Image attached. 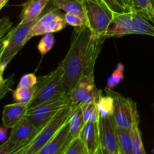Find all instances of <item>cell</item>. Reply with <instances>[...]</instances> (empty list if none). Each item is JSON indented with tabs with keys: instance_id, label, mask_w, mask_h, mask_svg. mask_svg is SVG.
Returning <instances> with one entry per match:
<instances>
[{
	"instance_id": "9",
	"label": "cell",
	"mask_w": 154,
	"mask_h": 154,
	"mask_svg": "<svg viewBox=\"0 0 154 154\" xmlns=\"http://www.w3.org/2000/svg\"><path fill=\"white\" fill-rule=\"evenodd\" d=\"M64 16L65 14L60 10L52 7L44 12L32 27L27 38V42L35 36L57 32L63 30L67 25Z\"/></svg>"
},
{
	"instance_id": "41",
	"label": "cell",
	"mask_w": 154,
	"mask_h": 154,
	"mask_svg": "<svg viewBox=\"0 0 154 154\" xmlns=\"http://www.w3.org/2000/svg\"><path fill=\"white\" fill-rule=\"evenodd\" d=\"M153 153L154 154V148H153Z\"/></svg>"
},
{
	"instance_id": "39",
	"label": "cell",
	"mask_w": 154,
	"mask_h": 154,
	"mask_svg": "<svg viewBox=\"0 0 154 154\" xmlns=\"http://www.w3.org/2000/svg\"><path fill=\"white\" fill-rule=\"evenodd\" d=\"M150 5H151L152 8H153V10L154 11V0H150Z\"/></svg>"
},
{
	"instance_id": "21",
	"label": "cell",
	"mask_w": 154,
	"mask_h": 154,
	"mask_svg": "<svg viewBox=\"0 0 154 154\" xmlns=\"http://www.w3.org/2000/svg\"><path fill=\"white\" fill-rule=\"evenodd\" d=\"M132 144V154H147L142 141V135L139 129V122H136L130 129Z\"/></svg>"
},
{
	"instance_id": "19",
	"label": "cell",
	"mask_w": 154,
	"mask_h": 154,
	"mask_svg": "<svg viewBox=\"0 0 154 154\" xmlns=\"http://www.w3.org/2000/svg\"><path fill=\"white\" fill-rule=\"evenodd\" d=\"M100 117H108L113 116L114 114V98L112 96L106 93V95L102 94V90L99 92V97L96 101Z\"/></svg>"
},
{
	"instance_id": "35",
	"label": "cell",
	"mask_w": 154,
	"mask_h": 154,
	"mask_svg": "<svg viewBox=\"0 0 154 154\" xmlns=\"http://www.w3.org/2000/svg\"><path fill=\"white\" fill-rule=\"evenodd\" d=\"M6 67H7V66L2 62L1 54H0V84L5 81L4 78H3V74H4V72L5 70Z\"/></svg>"
},
{
	"instance_id": "17",
	"label": "cell",
	"mask_w": 154,
	"mask_h": 154,
	"mask_svg": "<svg viewBox=\"0 0 154 154\" xmlns=\"http://www.w3.org/2000/svg\"><path fill=\"white\" fill-rule=\"evenodd\" d=\"M50 2L52 4L51 7L54 8L64 11L66 14L79 15L86 19L84 0H52Z\"/></svg>"
},
{
	"instance_id": "31",
	"label": "cell",
	"mask_w": 154,
	"mask_h": 154,
	"mask_svg": "<svg viewBox=\"0 0 154 154\" xmlns=\"http://www.w3.org/2000/svg\"><path fill=\"white\" fill-rule=\"evenodd\" d=\"M38 78L33 73H29L24 75L20 80L17 87H32L37 84Z\"/></svg>"
},
{
	"instance_id": "22",
	"label": "cell",
	"mask_w": 154,
	"mask_h": 154,
	"mask_svg": "<svg viewBox=\"0 0 154 154\" xmlns=\"http://www.w3.org/2000/svg\"><path fill=\"white\" fill-rule=\"evenodd\" d=\"M36 87H17L13 92L14 100L17 103L29 105L35 93Z\"/></svg>"
},
{
	"instance_id": "36",
	"label": "cell",
	"mask_w": 154,
	"mask_h": 154,
	"mask_svg": "<svg viewBox=\"0 0 154 154\" xmlns=\"http://www.w3.org/2000/svg\"><path fill=\"white\" fill-rule=\"evenodd\" d=\"M8 40V33L0 40V54L2 52V51L5 49L6 45H7Z\"/></svg>"
},
{
	"instance_id": "32",
	"label": "cell",
	"mask_w": 154,
	"mask_h": 154,
	"mask_svg": "<svg viewBox=\"0 0 154 154\" xmlns=\"http://www.w3.org/2000/svg\"><path fill=\"white\" fill-rule=\"evenodd\" d=\"M13 26V23L8 17H4L0 19V40L8 34Z\"/></svg>"
},
{
	"instance_id": "23",
	"label": "cell",
	"mask_w": 154,
	"mask_h": 154,
	"mask_svg": "<svg viewBox=\"0 0 154 154\" xmlns=\"http://www.w3.org/2000/svg\"><path fill=\"white\" fill-rule=\"evenodd\" d=\"M132 11L143 14L154 23V11L150 5V0H129Z\"/></svg>"
},
{
	"instance_id": "42",
	"label": "cell",
	"mask_w": 154,
	"mask_h": 154,
	"mask_svg": "<svg viewBox=\"0 0 154 154\" xmlns=\"http://www.w3.org/2000/svg\"><path fill=\"white\" fill-rule=\"evenodd\" d=\"M49 1H52V0H49Z\"/></svg>"
},
{
	"instance_id": "2",
	"label": "cell",
	"mask_w": 154,
	"mask_h": 154,
	"mask_svg": "<svg viewBox=\"0 0 154 154\" xmlns=\"http://www.w3.org/2000/svg\"><path fill=\"white\" fill-rule=\"evenodd\" d=\"M128 35H146L154 37V23L139 12L114 14L106 37L120 38Z\"/></svg>"
},
{
	"instance_id": "15",
	"label": "cell",
	"mask_w": 154,
	"mask_h": 154,
	"mask_svg": "<svg viewBox=\"0 0 154 154\" xmlns=\"http://www.w3.org/2000/svg\"><path fill=\"white\" fill-rule=\"evenodd\" d=\"M28 108V105L17 102L5 105L2 111V123L4 126L13 129L26 117Z\"/></svg>"
},
{
	"instance_id": "3",
	"label": "cell",
	"mask_w": 154,
	"mask_h": 154,
	"mask_svg": "<svg viewBox=\"0 0 154 154\" xmlns=\"http://www.w3.org/2000/svg\"><path fill=\"white\" fill-rule=\"evenodd\" d=\"M35 87V93L29 108L69 95L63 83V69L61 64L60 63L57 69L48 75L38 78Z\"/></svg>"
},
{
	"instance_id": "13",
	"label": "cell",
	"mask_w": 154,
	"mask_h": 154,
	"mask_svg": "<svg viewBox=\"0 0 154 154\" xmlns=\"http://www.w3.org/2000/svg\"><path fill=\"white\" fill-rule=\"evenodd\" d=\"M78 137L84 142L87 153L96 154L100 146L99 122H86Z\"/></svg>"
},
{
	"instance_id": "29",
	"label": "cell",
	"mask_w": 154,
	"mask_h": 154,
	"mask_svg": "<svg viewBox=\"0 0 154 154\" xmlns=\"http://www.w3.org/2000/svg\"><path fill=\"white\" fill-rule=\"evenodd\" d=\"M63 154H88L84 142L79 137L74 138Z\"/></svg>"
},
{
	"instance_id": "4",
	"label": "cell",
	"mask_w": 154,
	"mask_h": 154,
	"mask_svg": "<svg viewBox=\"0 0 154 154\" xmlns=\"http://www.w3.org/2000/svg\"><path fill=\"white\" fill-rule=\"evenodd\" d=\"M87 26L98 37L106 38L114 14L102 0H84Z\"/></svg>"
},
{
	"instance_id": "11",
	"label": "cell",
	"mask_w": 154,
	"mask_h": 154,
	"mask_svg": "<svg viewBox=\"0 0 154 154\" xmlns=\"http://www.w3.org/2000/svg\"><path fill=\"white\" fill-rule=\"evenodd\" d=\"M100 145L113 154H120L117 142V126L113 116L100 117L99 120Z\"/></svg>"
},
{
	"instance_id": "33",
	"label": "cell",
	"mask_w": 154,
	"mask_h": 154,
	"mask_svg": "<svg viewBox=\"0 0 154 154\" xmlns=\"http://www.w3.org/2000/svg\"><path fill=\"white\" fill-rule=\"evenodd\" d=\"M14 84V75H11L7 79H5L3 82L0 84V100L11 90V87Z\"/></svg>"
},
{
	"instance_id": "26",
	"label": "cell",
	"mask_w": 154,
	"mask_h": 154,
	"mask_svg": "<svg viewBox=\"0 0 154 154\" xmlns=\"http://www.w3.org/2000/svg\"><path fill=\"white\" fill-rule=\"evenodd\" d=\"M124 65L121 63H118L113 73L108 77L107 80V88L109 90H113L114 87L120 84L124 78Z\"/></svg>"
},
{
	"instance_id": "38",
	"label": "cell",
	"mask_w": 154,
	"mask_h": 154,
	"mask_svg": "<svg viewBox=\"0 0 154 154\" xmlns=\"http://www.w3.org/2000/svg\"><path fill=\"white\" fill-rule=\"evenodd\" d=\"M9 0H0V10L5 5Z\"/></svg>"
},
{
	"instance_id": "20",
	"label": "cell",
	"mask_w": 154,
	"mask_h": 154,
	"mask_svg": "<svg viewBox=\"0 0 154 154\" xmlns=\"http://www.w3.org/2000/svg\"><path fill=\"white\" fill-rule=\"evenodd\" d=\"M117 142L120 154H132V144L130 129L117 126Z\"/></svg>"
},
{
	"instance_id": "16",
	"label": "cell",
	"mask_w": 154,
	"mask_h": 154,
	"mask_svg": "<svg viewBox=\"0 0 154 154\" xmlns=\"http://www.w3.org/2000/svg\"><path fill=\"white\" fill-rule=\"evenodd\" d=\"M49 0H27L21 5L22 11L19 17L22 22L36 20L43 13Z\"/></svg>"
},
{
	"instance_id": "8",
	"label": "cell",
	"mask_w": 154,
	"mask_h": 154,
	"mask_svg": "<svg viewBox=\"0 0 154 154\" xmlns=\"http://www.w3.org/2000/svg\"><path fill=\"white\" fill-rule=\"evenodd\" d=\"M22 22L14 28H12L8 32V40L5 49L1 53V60L4 64L8 66L12 59L19 53L27 42V38L32 27L38 20Z\"/></svg>"
},
{
	"instance_id": "37",
	"label": "cell",
	"mask_w": 154,
	"mask_h": 154,
	"mask_svg": "<svg viewBox=\"0 0 154 154\" xmlns=\"http://www.w3.org/2000/svg\"><path fill=\"white\" fill-rule=\"evenodd\" d=\"M96 154H113L111 153V152L108 151V150H106L105 148H104L103 147H102V146H99V149L97 150V151H96Z\"/></svg>"
},
{
	"instance_id": "12",
	"label": "cell",
	"mask_w": 154,
	"mask_h": 154,
	"mask_svg": "<svg viewBox=\"0 0 154 154\" xmlns=\"http://www.w3.org/2000/svg\"><path fill=\"white\" fill-rule=\"evenodd\" d=\"M73 139L67 120L55 136L36 154H63Z\"/></svg>"
},
{
	"instance_id": "1",
	"label": "cell",
	"mask_w": 154,
	"mask_h": 154,
	"mask_svg": "<svg viewBox=\"0 0 154 154\" xmlns=\"http://www.w3.org/2000/svg\"><path fill=\"white\" fill-rule=\"evenodd\" d=\"M105 37L95 35L87 26L74 27L70 48L63 61V83L69 95L73 87L84 76L94 75V68Z\"/></svg>"
},
{
	"instance_id": "5",
	"label": "cell",
	"mask_w": 154,
	"mask_h": 154,
	"mask_svg": "<svg viewBox=\"0 0 154 154\" xmlns=\"http://www.w3.org/2000/svg\"><path fill=\"white\" fill-rule=\"evenodd\" d=\"M72 106L64 108L44 126L32 139L22 154H36L45 144H48L68 120Z\"/></svg>"
},
{
	"instance_id": "30",
	"label": "cell",
	"mask_w": 154,
	"mask_h": 154,
	"mask_svg": "<svg viewBox=\"0 0 154 154\" xmlns=\"http://www.w3.org/2000/svg\"><path fill=\"white\" fill-rule=\"evenodd\" d=\"M64 17L66 24L68 25L72 26L73 27H81L84 26H87V20L81 16L72 14H65Z\"/></svg>"
},
{
	"instance_id": "7",
	"label": "cell",
	"mask_w": 154,
	"mask_h": 154,
	"mask_svg": "<svg viewBox=\"0 0 154 154\" xmlns=\"http://www.w3.org/2000/svg\"><path fill=\"white\" fill-rule=\"evenodd\" d=\"M105 91L114 98L113 117L117 127L130 129L134 123L139 122L138 108L133 100L124 97L113 90L106 88Z\"/></svg>"
},
{
	"instance_id": "14",
	"label": "cell",
	"mask_w": 154,
	"mask_h": 154,
	"mask_svg": "<svg viewBox=\"0 0 154 154\" xmlns=\"http://www.w3.org/2000/svg\"><path fill=\"white\" fill-rule=\"evenodd\" d=\"M38 132V129L26 117H24L12 129L8 140L17 144H25L29 142Z\"/></svg>"
},
{
	"instance_id": "25",
	"label": "cell",
	"mask_w": 154,
	"mask_h": 154,
	"mask_svg": "<svg viewBox=\"0 0 154 154\" xmlns=\"http://www.w3.org/2000/svg\"><path fill=\"white\" fill-rule=\"evenodd\" d=\"M114 14H123L132 11L129 0H102Z\"/></svg>"
},
{
	"instance_id": "24",
	"label": "cell",
	"mask_w": 154,
	"mask_h": 154,
	"mask_svg": "<svg viewBox=\"0 0 154 154\" xmlns=\"http://www.w3.org/2000/svg\"><path fill=\"white\" fill-rule=\"evenodd\" d=\"M81 108L84 121L99 123L100 120V114L96 102L82 104L81 105Z\"/></svg>"
},
{
	"instance_id": "27",
	"label": "cell",
	"mask_w": 154,
	"mask_h": 154,
	"mask_svg": "<svg viewBox=\"0 0 154 154\" xmlns=\"http://www.w3.org/2000/svg\"><path fill=\"white\" fill-rule=\"evenodd\" d=\"M29 142L25 144H17L7 140L0 145V154H19L28 146Z\"/></svg>"
},
{
	"instance_id": "6",
	"label": "cell",
	"mask_w": 154,
	"mask_h": 154,
	"mask_svg": "<svg viewBox=\"0 0 154 154\" xmlns=\"http://www.w3.org/2000/svg\"><path fill=\"white\" fill-rule=\"evenodd\" d=\"M72 106L70 95L54 100L48 101L34 107L28 108L26 117L38 130L44 127L59 111L64 108Z\"/></svg>"
},
{
	"instance_id": "28",
	"label": "cell",
	"mask_w": 154,
	"mask_h": 154,
	"mask_svg": "<svg viewBox=\"0 0 154 154\" xmlns=\"http://www.w3.org/2000/svg\"><path fill=\"white\" fill-rule=\"evenodd\" d=\"M55 45V37L53 33L44 35L38 45V50L41 54L45 55L49 52Z\"/></svg>"
},
{
	"instance_id": "40",
	"label": "cell",
	"mask_w": 154,
	"mask_h": 154,
	"mask_svg": "<svg viewBox=\"0 0 154 154\" xmlns=\"http://www.w3.org/2000/svg\"><path fill=\"white\" fill-rule=\"evenodd\" d=\"M26 148H25V149H26ZM25 149H24V150H25ZM23 151H22V152H21V153H19V154H22V153H23Z\"/></svg>"
},
{
	"instance_id": "34",
	"label": "cell",
	"mask_w": 154,
	"mask_h": 154,
	"mask_svg": "<svg viewBox=\"0 0 154 154\" xmlns=\"http://www.w3.org/2000/svg\"><path fill=\"white\" fill-rule=\"evenodd\" d=\"M8 129L5 126H0V142H5L8 139Z\"/></svg>"
},
{
	"instance_id": "18",
	"label": "cell",
	"mask_w": 154,
	"mask_h": 154,
	"mask_svg": "<svg viewBox=\"0 0 154 154\" xmlns=\"http://www.w3.org/2000/svg\"><path fill=\"white\" fill-rule=\"evenodd\" d=\"M85 123L81 105L72 106L70 114L68 119V123H69V132L72 138H75L79 136L80 132Z\"/></svg>"
},
{
	"instance_id": "10",
	"label": "cell",
	"mask_w": 154,
	"mask_h": 154,
	"mask_svg": "<svg viewBox=\"0 0 154 154\" xmlns=\"http://www.w3.org/2000/svg\"><path fill=\"white\" fill-rule=\"evenodd\" d=\"M100 90L96 88L94 75L84 76L78 81L69 95L72 106L96 102Z\"/></svg>"
}]
</instances>
